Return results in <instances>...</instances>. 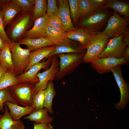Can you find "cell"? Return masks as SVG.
<instances>
[{"mask_svg":"<svg viewBox=\"0 0 129 129\" xmlns=\"http://www.w3.org/2000/svg\"><path fill=\"white\" fill-rule=\"evenodd\" d=\"M4 1H0V9L4 3Z\"/></svg>","mask_w":129,"mask_h":129,"instance_id":"7bdbcfd3","label":"cell"},{"mask_svg":"<svg viewBox=\"0 0 129 129\" xmlns=\"http://www.w3.org/2000/svg\"><path fill=\"white\" fill-rule=\"evenodd\" d=\"M7 102L18 104L11 96L8 88L0 90V112H4V104Z\"/></svg>","mask_w":129,"mask_h":129,"instance_id":"f1b7e54d","label":"cell"},{"mask_svg":"<svg viewBox=\"0 0 129 129\" xmlns=\"http://www.w3.org/2000/svg\"><path fill=\"white\" fill-rule=\"evenodd\" d=\"M5 28L3 15L1 10L0 9V36L5 42L9 44L11 41L8 37Z\"/></svg>","mask_w":129,"mask_h":129,"instance_id":"e575fe53","label":"cell"},{"mask_svg":"<svg viewBox=\"0 0 129 129\" xmlns=\"http://www.w3.org/2000/svg\"><path fill=\"white\" fill-rule=\"evenodd\" d=\"M45 91L44 108L48 110L50 114H53L54 112L52 108L53 101L56 94L53 81H50L48 82Z\"/></svg>","mask_w":129,"mask_h":129,"instance_id":"484cf974","label":"cell"},{"mask_svg":"<svg viewBox=\"0 0 129 129\" xmlns=\"http://www.w3.org/2000/svg\"><path fill=\"white\" fill-rule=\"evenodd\" d=\"M47 6V0H36L32 12L33 21L43 17L46 14Z\"/></svg>","mask_w":129,"mask_h":129,"instance_id":"83f0119b","label":"cell"},{"mask_svg":"<svg viewBox=\"0 0 129 129\" xmlns=\"http://www.w3.org/2000/svg\"><path fill=\"white\" fill-rule=\"evenodd\" d=\"M32 12L21 11L8 25L6 33L11 42H16L24 37L33 21Z\"/></svg>","mask_w":129,"mask_h":129,"instance_id":"7a4b0ae2","label":"cell"},{"mask_svg":"<svg viewBox=\"0 0 129 129\" xmlns=\"http://www.w3.org/2000/svg\"><path fill=\"white\" fill-rule=\"evenodd\" d=\"M123 34L109 39L106 47L99 55V58L106 57L117 59L124 58V52L128 46L123 41Z\"/></svg>","mask_w":129,"mask_h":129,"instance_id":"30bf717a","label":"cell"},{"mask_svg":"<svg viewBox=\"0 0 129 129\" xmlns=\"http://www.w3.org/2000/svg\"><path fill=\"white\" fill-rule=\"evenodd\" d=\"M68 0L72 22L74 24L76 25L78 23L80 18L78 0Z\"/></svg>","mask_w":129,"mask_h":129,"instance_id":"4dcf8cb0","label":"cell"},{"mask_svg":"<svg viewBox=\"0 0 129 129\" xmlns=\"http://www.w3.org/2000/svg\"></svg>","mask_w":129,"mask_h":129,"instance_id":"f6af8a7d","label":"cell"},{"mask_svg":"<svg viewBox=\"0 0 129 129\" xmlns=\"http://www.w3.org/2000/svg\"><path fill=\"white\" fill-rule=\"evenodd\" d=\"M60 5L54 14L60 19L64 30L68 32L75 30L76 28L73 25L71 17L68 0H59Z\"/></svg>","mask_w":129,"mask_h":129,"instance_id":"5bb4252c","label":"cell"},{"mask_svg":"<svg viewBox=\"0 0 129 129\" xmlns=\"http://www.w3.org/2000/svg\"><path fill=\"white\" fill-rule=\"evenodd\" d=\"M58 9L55 0H47V10L46 14L48 15L54 14Z\"/></svg>","mask_w":129,"mask_h":129,"instance_id":"d590c367","label":"cell"},{"mask_svg":"<svg viewBox=\"0 0 129 129\" xmlns=\"http://www.w3.org/2000/svg\"><path fill=\"white\" fill-rule=\"evenodd\" d=\"M4 2L1 9L3 18L4 26L5 28L21 11L20 8L11 0Z\"/></svg>","mask_w":129,"mask_h":129,"instance_id":"2e32d148","label":"cell"},{"mask_svg":"<svg viewBox=\"0 0 129 129\" xmlns=\"http://www.w3.org/2000/svg\"><path fill=\"white\" fill-rule=\"evenodd\" d=\"M85 53L62 54L57 55L59 59V69L55 79L59 80L72 73L83 62Z\"/></svg>","mask_w":129,"mask_h":129,"instance_id":"3957f363","label":"cell"},{"mask_svg":"<svg viewBox=\"0 0 129 129\" xmlns=\"http://www.w3.org/2000/svg\"><path fill=\"white\" fill-rule=\"evenodd\" d=\"M129 24V19L121 17L118 13L113 11L102 32L111 39L123 34L129 27H128Z\"/></svg>","mask_w":129,"mask_h":129,"instance_id":"52a82bcc","label":"cell"},{"mask_svg":"<svg viewBox=\"0 0 129 129\" xmlns=\"http://www.w3.org/2000/svg\"><path fill=\"white\" fill-rule=\"evenodd\" d=\"M56 46L49 56L65 53L83 54L86 53V51L80 43L67 38Z\"/></svg>","mask_w":129,"mask_h":129,"instance_id":"4fadbf2b","label":"cell"},{"mask_svg":"<svg viewBox=\"0 0 129 129\" xmlns=\"http://www.w3.org/2000/svg\"><path fill=\"white\" fill-rule=\"evenodd\" d=\"M20 44L26 45L27 48L34 51L43 47L54 45L47 38L42 37L36 38H24L20 40Z\"/></svg>","mask_w":129,"mask_h":129,"instance_id":"44dd1931","label":"cell"},{"mask_svg":"<svg viewBox=\"0 0 129 129\" xmlns=\"http://www.w3.org/2000/svg\"><path fill=\"white\" fill-rule=\"evenodd\" d=\"M45 91V90H40L34 95L32 107L35 110L44 108Z\"/></svg>","mask_w":129,"mask_h":129,"instance_id":"f546056e","label":"cell"},{"mask_svg":"<svg viewBox=\"0 0 129 129\" xmlns=\"http://www.w3.org/2000/svg\"><path fill=\"white\" fill-rule=\"evenodd\" d=\"M33 129H54L53 127L49 123H33Z\"/></svg>","mask_w":129,"mask_h":129,"instance_id":"74e56055","label":"cell"},{"mask_svg":"<svg viewBox=\"0 0 129 129\" xmlns=\"http://www.w3.org/2000/svg\"><path fill=\"white\" fill-rule=\"evenodd\" d=\"M109 38L102 32L93 34L86 48L83 62L91 63L99 58V55L105 48Z\"/></svg>","mask_w":129,"mask_h":129,"instance_id":"277c9868","label":"cell"},{"mask_svg":"<svg viewBox=\"0 0 129 129\" xmlns=\"http://www.w3.org/2000/svg\"><path fill=\"white\" fill-rule=\"evenodd\" d=\"M49 15L46 14L43 16L35 20L33 27L25 32L24 38H36L44 37L48 24Z\"/></svg>","mask_w":129,"mask_h":129,"instance_id":"9a60e30c","label":"cell"},{"mask_svg":"<svg viewBox=\"0 0 129 129\" xmlns=\"http://www.w3.org/2000/svg\"><path fill=\"white\" fill-rule=\"evenodd\" d=\"M109 9L103 7L92 9L80 19L76 28L92 34L102 31L113 13Z\"/></svg>","mask_w":129,"mask_h":129,"instance_id":"6da1fadb","label":"cell"},{"mask_svg":"<svg viewBox=\"0 0 129 129\" xmlns=\"http://www.w3.org/2000/svg\"><path fill=\"white\" fill-rule=\"evenodd\" d=\"M105 7L112 9L124 18L129 19V3L119 0H109Z\"/></svg>","mask_w":129,"mask_h":129,"instance_id":"d4e9b609","label":"cell"},{"mask_svg":"<svg viewBox=\"0 0 129 129\" xmlns=\"http://www.w3.org/2000/svg\"><path fill=\"white\" fill-rule=\"evenodd\" d=\"M123 41L127 46L129 45V28L123 34Z\"/></svg>","mask_w":129,"mask_h":129,"instance_id":"f35d334b","label":"cell"},{"mask_svg":"<svg viewBox=\"0 0 129 129\" xmlns=\"http://www.w3.org/2000/svg\"><path fill=\"white\" fill-rule=\"evenodd\" d=\"M2 115H0V118L1 116H2Z\"/></svg>","mask_w":129,"mask_h":129,"instance_id":"ee69618b","label":"cell"},{"mask_svg":"<svg viewBox=\"0 0 129 129\" xmlns=\"http://www.w3.org/2000/svg\"><path fill=\"white\" fill-rule=\"evenodd\" d=\"M0 65L13 72L14 66L9 44L5 42L3 49L0 53Z\"/></svg>","mask_w":129,"mask_h":129,"instance_id":"cb8c5ba5","label":"cell"},{"mask_svg":"<svg viewBox=\"0 0 129 129\" xmlns=\"http://www.w3.org/2000/svg\"><path fill=\"white\" fill-rule=\"evenodd\" d=\"M113 74L120 93V100L118 103L115 104L117 109H123L125 107L129 100V86L128 84L123 79L121 66H118L110 70Z\"/></svg>","mask_w":129,"mask_h":129,"instance_id":"9c48e42d","label":"cell"},{"mask_svg":"<svg viewBox=\"0 0 129 129\" xmlns=\"http://www.w3.org/2000/svg\"><path fill=\"white\" fill-rule=\"evenodd\" d=\"M94 9L105 7L109 0H89Z\"/></svg>","mask_w":129,"mask_h":129,"instance_id":"8d00e7d4","label":"cell"},{"mask_svg":"<svg viewBox=\"0 0 129 129\" xmlns=\"http://www.w3.org/2000/svg\"><path fill=\"white\" fill-rule=\"evenodd\" d=\"M5 112L0 118V129H25L23 122L20 119L14 120L10 116L8 109L4 104Z\"/></svg>","mask_w":129,"mask_h":129,"instance_id":"ac0fdd59","label":"cell"},{"mask_svg":"<svg viewBox=\"0 0 129 129\" xmlns=\"http://www.w3.org/2000/svg\"><path fill=\"white\" fill-rule=\"evenodd\" d=\"M48 24L55 28L64 30L60 19L57 15L54 14L49 15Z\"/></svg>","mask_w":129,"mask_h":129,"instance_id":"836d02e7","label":"cell"},{"mask_svg":"<svg viewBox=\"0 0 129 129\" xmlns=\"http://www.w3.org/2000/svg\"><path fill=\"white\" fill-rule=\"evenodd\" d=\"M5 41L0 36V51H1L3 48Z\"/></svg>","mask_w":129,"mask_h":129,"instance_id":"b9f144b4","label":"cell"},{"mask_svg":"<svg viewBox=\"0 0 129 129\" xmlns=\"http://www.w3.org/2000/svg\"><path fill=\"white\" fill-rule=\"evenodd\" d=\"M53 56H50L45 61L38 63L31 67L26 72L16 76L18 83L30 82L37 83L39 81L37 75L41 70L48 68L52 61Z\"/></svg>","mask_w":129,"mask_h":129,"instance_id":"7c38bea8","label":"cell"},{"mask_svg":"<svg viewBox=\"0 0 129 129\" xmlns=\"http://www.w3.org/2000/svg\"><path fill=\"white\" fill-rule=\"evenodd\" d=\"M7 70L0 65V79L3 74L7 71Z\"/></svg>","mask_w":129,"mask_h":129,"instance_id":"60d3db41","label":"cell"},{"mask_svg":"<svg viewBox=\"0 0 129 129\" xmlns=\"http://www.w3.org/2000/svg\"><path fill=\"white\" fill-rule=\"evenodd\" d=\"M14 66L13 72L15 75L23 73L28 65L31 50L22 48L17 42H11L9 44Z\"/></svg>","mask_w":129,"mask_h":129,"instance_id":"5b68a950","label":"cell"},{"mask_svg":"<svg viewBox=\"0 0 129 129\" xmlns=\"http://www.w3.org/2000/svg\"><path fill=\"white\" fill-rule=\"evenodd\" d=\"M18 84V79L14 73L10 70L7 71L0 79V90Z\"/></svg>","mask_w":129,"mask_h":129,"instance_id":"4316f807","label":"cell"},{"mask_svg":"<svg viewBox=\"0 0 129 129\" xmlns=\"http://www.w3.org/2000/svg\"><path fill=\"white\" fill-rule=\"evenodd\" d=\"M5 103L9 111L10 116L14 120H20L22 117L29 114L35 110L32 106H21L9 102Z\"/></svg>","mask_w":129,"mask_h":129,"instance_id":"ffe728a7","label":"cell"},{"mask_svg":"<svg viewBox=\"0 0 129 129\" xmlns=\"http://www.w3.org/2000/svg\"><path fill=\"white\" fill-rule=\"evenodd\" d=\"M11 1L20 8L21 11L32 12L35 0H12Z\"/></svg>","mask_w":129,"mask_h":129,"instance_id":"1f68e13d","label":"cell"},{"mask_svg":"<svg viewBox=\"0 0 129 129\" xmlns=\"http://www.w3.org/2000/svg\"><path fill=\"white\" fill-rule=\"evenodd\" d=\"M90 63L91 66L98 73L102 74L110 72L114 67L126 64L128 63L124 58L106 57L99 58Z\"/></svg>","mask_w":129,"mask_h":129,"instance_id":"8fae6325","label":"cell"},{"mask_svg":"<svg viewBox=\"0 0 129 129\" xmlns=\"http://www.w3.org/2000/svg\"><path fill=\"white\" fill-rule=\"evenodd\" d=\"M66 33L63 30L55 28L48 25L44 37L47 38L54 45H56L66 38Z\"/></svg>","mask_w":129,"mask_h":129,"instance_id":"603a6c76","label":"cell"},{"mask_svg":"<svg viewBox=\"0 0 129 129\" xmlns=\"http://www.w3.org/2000/svg\"><path fill=\"white\" fill-rule=\"evenodd\" d=\"M124 58L128 63L129 61V45L127 46L124 52Z\"/></svg>","mask_w":129,"mask_h":129,"instance_id":"ab89813d","label":"cell"},{"mask_svg":"<svg viewBox=\"0 0 129 129\" xmlns=\"http://www.w3.org/2000/svg\"><path fill=\"white\" fill-rule=\"evenodd\" d=\"M48 110L46 108L35 110L23 118L28 119L29 121H33L36 123H49L52 122L54 120L53 117L48 114Z\"/></svg>","mask_w":129,"mask_h":129,"instance_id":"7402d4cb","label":"cell"},{"mask_svg":"<svg viewBox=\"0 0 129 129\" xmlns=\"http://www.w3.org/2000/svg\"><path fill=\"white\" fill-rule=\"evenodd\" d=\"M56 47V45L46 46L31 52L29 62L24 72L27 71L32 66L40 62L44 58L49 57Z\"/></svg>","mask_w":129,"mask_h":129,"instance_id":"e0dca14e","label":"cell"},{"mask_svg":"<svg viewBox=\"0 0 129 129\" xmlns=\"http://www.w3.org/2000/svg\"><path fill=\"white\" fill-rule=\"evenodd\" d=\"M18 83L8 88L11 95L18 104L23 107L32 106L34 95L33 84Z\"/></svg>","mask_w":129,"mask_h":129,"instance_id":"8992f818","label":"cell"},{"mask_svg":"<svg viewBox=\"0 0 129 129\" xmlns=\"http://www.w3.org/2000/svg\"><path fill=\"white\" fill-rule=\"evenodd\" d=\"M94 34L88 33L82 29L76 28L74 30L67 32L66 37V38L79 43L84 48L86 49Z\"/></svg>","mask_w":129,"mask_h":129,"instance_id":"d6986e66","label":"cell"},{"mask_svg":"<svg viewBox=\"0 0 129 129\" xmlns=\"http://www.w3.org/2000/svg\"><path fill=\"white\" fill-rule=\"evenodd\" d=\"M57 55L53 56L52 61L50 67L46 70L39 72L37 77L39 81L34 86L33 91L34 95L39 91L45 90L48 82L55 79L56 74L59 70V61Z\"/></svg>","mask_w":129,"mask_h":129,"instance_id":"ba28073f","label":"cell"},{"mask_svg":"<svg viewBox=\"0 0 129 129\" xmlns=\"http://www.w3.org/2000/svg\"><path fill=\"white\" fill-rule=\"evenodd\" d=\"M79 19L94 9L89 0H78Z\"/></svg>","mask_w":129,"mask_h":129,"instance_id":"d6a6232c","label":"cell"}]
</instances>
